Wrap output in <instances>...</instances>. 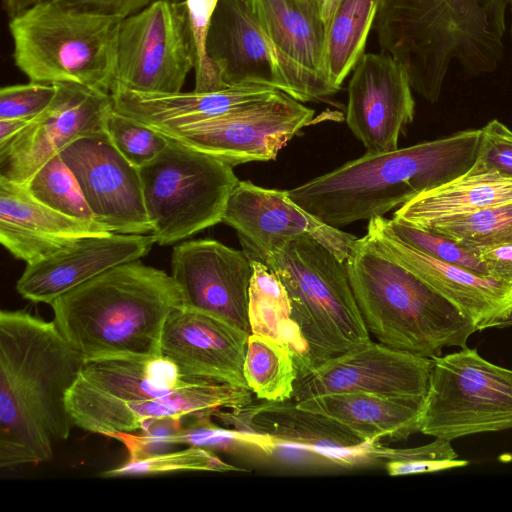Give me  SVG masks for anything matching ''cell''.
I'll return each mask as SVG.
<instances>
[{
    "label": "cell",
    "mask_w": 512,
    "mask_h": 512,
    "mask_svg": "<svg viewBox=\"0 0 512 512\" xmlns=\"http://www.w3.org/2000/svg\"><path fill=\"white\" fill-rule=\"evenodd\" d=\"M194 66L185 1L154 0L121 20L115 86L140 93L181 92Z\"/></svg>",
    "instance_id": "8fae6325"
},
{
    "label": "cell",
    "mask_w": 512,
    "mask_h": 512,
    "mask_svg": "<svg viewBox=\"0 0 512 512\" xmlns=\"http://www.w3.org/2000/svg\"><path fill=\"white\" fill-rule=\"evenodd\" d=\"M339 2H340V0H326L322 15H323V19L325 20L327 26H328L330 19L332 18L333 14H334Z\"/></svg>",
    "instance_id": "7dc6e473"
},
{
    "label": "cell",
    "mask_w": 512,
    "mask_h": 512,
    "mask_svg": "<svg viewBox=\"0 0 512 512\" xmlns=\"http://www.w3.org/2000/svg\"><path fill=\"white\" fill-rule=\"evenodd\" d=\"M387 219L369 220L363 236L378 252L409 270L433 290L450 301L469 318L477 330L512 307V285L473 273L435 259L399 239L388 227Z\"/></svg>",
    "instance_id": "ffe728a7"
},
{
    "label": "cell",
    "mask_w": 512,
    "mask_h": 512,
    "mask_svg": "<svg viewBox=\"0 0 512 512\" xmlns=\"http://www.w3.org/2000/svg\"><path fill=\"white\" fill-rule=\"evenodd\" d=\"M123 18L47 0L10 18L15 66L30 81L78 83L111 94Z\"/></svg>",
    "instance_id": "52a82bcc"
},
{
    "label": "cell",
    "mask_w": 512,
    "mask_h": 512,
    "mask_svg": "<svg viewBox=\"0 0 512 512\" xmlns=\"http://www.w3.org/2000/svg\"><path fill=\"white\" fill-rule=\"evenodd\" d=\"M248 388L185 378L168 358L114 357L85 361L67 396L74 426L112 437L158 421L179 422L252 403Z\"/></svg>",
    "instance_id": "7a4b0ae2"
},
{
    "label": "cell",
    "mask_w": 512,
    "mask_h": 512,
    "mask_svg": "<svg viewBox=\"0 0 512 512\" xmlns=\"http://www.w3.org/2000/svg\"><path fill=\"white\" fill-rule=\"evenodd\" d=\"M386 221L390 230L399 239L421 252L435 259L488 277L486 267L473 247L458 243L429 229L411 226L394 219H387Z\"/></svg>",
    "instance_id": "e575fe53"
},
{
    "label": "cell",
    "mask_w": 512,
    "mask_h": 512,
    "mask_svg": "<svg viewBox=\"0 0 512 512\" xmlns=\"http://www.w3.org/2000/svg\"><path fill=\"white\" fill-rule=\"evenodd\" d=\"M277 89L264 85L229 86L212 92L140 93L116 85L113 109L155 128L201 122L243 104L265 98Z\"/></svg>",
    "instance_id": "484cf974"
},
{
    "label": "cell",
    "mask_w": 512,
    "mask_h": 512,
    "mask_svg": "<svg viewBox=\"0 0 512 512\" xmlns=\"http://www.w3.org/2000/svg\"><path fill=\"white\" fill-rule=\"evenodd\" d=\"M47 0H4L5 9L10 18L15 17L31 6Z\"/></svg>",
    "instance_id": "f6af8a7d"
},
{
    "label": "cell",
    "mask_w": 512,
    "mask_h": 512,
    "mask_svg": "<svg viewBox=\"0 0 512 512\" xmlns=\"http://www.w3.org/2000/svg\"><path fill=\"white\" fill-rule=\"evenodd\" d=\"M218 0H185L188 20L195 51V88L196 92H212L227 86L208 57L207 37L211 19Z\"/></svg>",
    "instance_id": "8d00e7d4"
},
{
    "label": "cell",
    "mask_w": 512,
    "mask_h": 512,
    "mask_svg": "<svg viewBox=\"0 0 512 512\" xmlns=\"http://www.w3.org/2000/svg\"><path fill=\"white\" fill-rule=\"evenodd\" d=\"M58 2L103 15L125 18L150 4L154 0H57Z\"/></svg>",
    "instance_id": "60d3db41"
},
{
    "label": "cell",
    "mask_w": 512,
    "mask_h": 512,
    "mask_svg": "<svg viewBox=\"0 0 512 512\" xmlns=\"http://www.w3.org/2000/svg\"><path fill=\"white\" fill-rule=\"evenodd\" d=\"M473 248L484 263L488 277L512 285V245Z\"/></svg>",
    "instance_id": "b9f144b4"
},
{
    "label": "cell",
    "mask_w": 512,
    "mask_h": 512,
    "mask_svg": "<svg viewBox=\"0 0 512 512\" xmlns=\"http://www.w3.org/2000/svg\"><path fill=\"white\" fill-rule=\"evenodd\" d=\"M248 336L226 320L183 306L165 323L161 354L185 378L248 388L244 377Z\"/></svg>",
    "instance_id": "44dd1931"
},
{
    "label": "cell",
    "mask_w": 512,
    "mask_h": 512,
    "mask_svg": "<svg viewBox=\"0 0 512 512\" xmlns=\"http://www.w3.org/2000/svg\"><path fill=\"white\" fill-rule=\"evenodd\" d=\"M415 102L403 66L387 53L364 54L348 86L346 122L367 153L398 149V139L413 121Z\"/></svg>",
    "instance_id": "d6986e66"
},
{
    "label": "cell",
    "mask_w": 512,
    "mask_h": 512,
    "mask_svg": "<svg viewBox=\"0 0 512 512\" xmlns=\"http://www.w3.org/2000/svg\"><path fill=\"white\" fill-rule=\"evenodd\" d=\"M426 229L470 247L512 245V202L437 222Z\"/></svg>",
    "instance_id": "836d02e7"
},
{
    "label": "cell",
    "mask_w": 512,
    "mask_h": 512,
    "mask_svg": "<svg viewBox=\"0 0 512 512\" xmlns=\"http://www.w3.org/2000/svg\"><path fill=\"white\" fill-rule=\"evenodd\" d=\"M105 130L118 151L137 168L153 160L169 143L154 128L114 109L106 119Z\"/></svg>",
    "instance_id": "d590c367"
},
{
    "label": "cell",
    "mask_w": 512,
    "mask_h": 512,
    "mask_svg": "<svg viewBox=\"0 0 512 512\" xmlns=\"http://www.w3.org/2000/svg\"><path fill=\"white\" fill-rule=\"evenodd\" d=\"M206 48L227 86L264 85L288 94L250 0H218Z\"/></svg>",
    "instance_id": "cb8c5ba5"
},
{
    "label": "cell",
    "mask_w": 512,
    "mask_h": 512,
    "mask_svg": "<svg viewBox=\"0 0 512 512\" xmlns=\"http://www.w3.org/2000/svg\"><path fill=\"white\" fill-rule=\"evenodd\" d=\"M85 363L54 321L0 313V467L40 464L74 423L67 396Z\"/></svg>",
    "instance_id": "6da1fadb"
},
{
    "label": "cell",
    "mask_w": 512,
    "mask_h": 512,
    "mask_svg": "<svg viewBox=\"0 0 512 512\" xmlns=\"http://www.w3.org/2000/svg\"><path fill=\"white\" fill-rule=\"evenodd\" d=\"M222 222L234 228L243 250L263 262L285 240L310 236L345 262L357 237L329 226L293 202L287 190L239 181L231 192Z\"/></svg>",
    "instance_id": "2e32d148"
},
{
    "label": "cell",
    "mask_w": 512,
    "mask_h": 512,
    "mask_svg": "<svg viewBox=\"0 0 512 512\" xmlns=\"http://www.w3.org/2000/svg\"><path fill=\"white\" fill-rule=\"evenodd\" d=\"M512 202V178L492 173L465 174L423 192L393 214L396 221L419 227Z\"/></svg>",
    "instance_id": "83f0119b"
},
{
    "label": "cell",
    "mask_w": 512,
    "mask_h": 512,
    "mask_svg": "<svg viewBox=\"0 0 512 512\" xmlns=\"http://www.w3.org/2000/svg\"><path fill=\"white\" fill-rule=\"evenodd\" d=\"M23 184L42 204L67 216L95 221L75 176L60 154L49 159Z\"/></svg>",
    "instance_id": "d6a6232c"
},
{
    "label": "cell",
    "mask_w": 512,
    "mask_h": 512,
    "mask_svg": "<svg viewBox=\"0 0 512 512\" xmlns=\"http://www.w3.org/2000/svg\"><path fill=\"white\" fill-rule=\"evenodd\" d=\"M419 432L449 441L512 429V370L463 347L435 356Z\"/></svg>",
    "instance_id": "30bf717a"
},
{
    "label": "cell",
    "mask_w": 512,
    "mask_h": 512,
    "mask_svg": "<svg viewBox=\"0 0 512 512\" xmlns=\"http://www.w3.org/2000/svg\"><path fill=\"white\" fill-rule=\"evenodd\" d=\"M424 398L368 393H331L297 402L325 415L364 442L403 441L419 432Z\"/></svg>",
    "instance_id": "4316f807"
},
{
    "label": "cell",
    "mask_w": 512,
    "mask_h": 512,
    "mask_svg": "<svg viewBox=\"0 0 512 512\" xmlns=\"http://www.w3.org/2000/svg\"><path fill=\"white\" fill-rule=\"evenodd\" d=\"M263 263L287 292L307 346L309 372L372 341L345 263L321 242L310 236L289 238Z\"/></svg>",
    "instance_id": "ba28073f"
},
{
    "label": "cell",
    "mask_w": 512,
    "mask_h": 512,
    "mask_svg": "<svg viewBox=\"0 0 512 512\" xmlns=\"http://www.w3.org/2000/svg\"><path fill=\"white\" fill-rule=\"evenodd\" d=\"M509 326H512V307L489 323L487 328H505Z\"/></svg>",
    "instance_id": "bcb514c9"
},
{
    "label": "cell",
    "mask_w": 512,
    "mask_h": 512,
    "mask_svg": "<svg viewBox=\"0 0 512 512\" xmlns=\"http://www.w3.org/2000/svg\"><path fill=\"white\" fill-rule=\"evenodd\" d=\"M59 154L75 176L95 221L111 233L152 232L140 170L118 151L105 129L78 138Z\"/></svg>",
    "instance_id": "5bb4252c"
},
{
    "label": "cell",
    "mask_w": 512,
    "mask_h": 512,
    "mask_svg": "<svg viewBox=\"0 0 512 512\" xmlns=\"http://www.w3.org/2000/svg\"><path fill=\"white\" fill-rule=\"evenodd\" d=\"M214 415L244 432L269 439L274 446H299L340 464L372 459L374 443L362 441L333 419L304 409L293 399L253 401Z\"/></svg>",
    "instance_id": "7402d4cb"
},
{
    "label": "cell",
    "mask_w": 512,
    "mask_h": 512,
    "mask_svg": "<svg viewBox=\"0 0 512 512\" xmlns=\"http://www.w3.org/2000/svg\"><path fill=\"white\" fill-rule=\"evenodd\" d=\"M480 130L477 156L469 171L512 178V130L497 119Z\"/></svg>",
    "instance_id": "74e56055"
},
{
    "label": "cell",
    "mask_w": 512,
    "mask_h": 512,
    "mask_svg": "<svg viewBox=\"0 0 512 512\" xmlns=\"http://www.w3.org/2000/svg\"><path fill=\"white\" fill-rule=\"evenodd\" d=\"M32 119H0V145L5 144L20 131H22Z\"/></svg>",
    "instance_id": "ee69618b"
},
{
    "label": "cell",
    "mask_w": 512,
    "mask_h": 512,
    "mask_svg": "<svg viewBox=\"0 0 512 512\" xmlns=\"http://www.w3.org/2000/svg\"><path fill=\"white\" fill-rule=\"evenodd\" d=\"M315 1H317V2L321 5V7H322V12H323V8H324V5H325L326 0H315ZM322 16H323V15H322Z\"/></svg>",
    "instance_id": "c3c4849f"
},
{
    "label": "cell",
    "mask_w": 512,
    "mask_h": 512,
    "mask_svg": "<svg viewBox=\"0 0 512 512\" xmlns=\"http://www.w3.org/2000/svg\"><path fill=\"white\" fill-rule=\"evenodd\" d=\"M344 263L364 324L379 343L433 358L446 347H465L478 331L450 301L364 237Z\"/></svg>",
    "instance_id": "8992f818"
},
{
    "label": "cell",
    "mask_w": 512,
    "mask_h": 512,
    "mask_svg": "<svg viewBox=\"0 0 512 512\" xmlns=\"http://www.w3.org/2000/svg\"><path fill=\"white\" fill-rule=\"evenodd\" d=\"M173 1H185V0H173Z\"/></svg>",
    "instance_id": "f907efd6"
},
{
    "label": "cell",
    "mask_w": 512,
    "mask_h": 512,
    "mask_svg": "<svg viewBox=\"0 0 512 512\" xmlns=\"http://www.w3.org/2000/svg\"><path fill=\"white\" fill-rule=\"evenodd\" d=\"M313 117L314 110L278 90L201 122L154 129L234 167L276 159L278 152Z\"/></svg>",
    "instance_id": "7c38bea8"
},
{
    "label": "cell",
    "mask_w": 512,
    "mask_h": 512,
    "mask_svg": "<svg viewBox=\"0 0 512 512\" xmlns=\"http://www.w3.org/2000/svg\"><path fill=\"white\" fill-rule=\"evenodd\" d=\"M242 471L221 460L208 449L193 445L189 448L167 452L130 451L129 459L121 466L103 471V478L147 476L173 472H229Z\"/></svg>",
    "instance_id": "1f68e13d"
},
{
    "label": "cell",
    "mask_w": 512,
    "mask_h": 512,
    "mask_svg": "<svg viewBox=\"0 0 512 512\" xmlns=\"http://www.w3.org/2000/svg\"><path fill=\"white\" fill-rule=\"evenodd\" d=\"M152 234L89 236L27 264L16 291L35 303L51 304L69 290L117 265L136 261L151 250Z\"/></svg>",
    "instance_id": "603a6c76"
},
{
    "label": "cell",
    "mask_w": 512,
    "mask_h": 512,
    "mask_svg": "<svg viewBox=\"0 0 512 512\" xmlns=\"http://www.w3.org/2000/svg\"><path fill=\"white\" fill-rule=\"evenodd\" d=\"M288 95L300 102L335 94L326 65L327 24L315 0H250Z\"/></svg>",
    "instance_id": "9a60e30c"
},
{
    "label": "cell",
    "mask_w": 512,
    "mask_h": 512,
    "mask_svg": "<svg viewBox=\"0 0 512 512\" xmlns=\"http://www.w3.org/2000/svg\"><path fill=\"white\" fill-rule=\"evenodd\" d=\"M480 137V129H471L389 152H366L287 190L288 195L335 228L383 217L417 195L468 172L475 162Z\"/></svg>",
    "instance_id": "277c9868"
},
{
    "label": "cell",
    "mask_w": 512,
    "mask_h": 512,
    "mask_svg": "<svg viewBox=\"0 0 512 512\" xmlns=\"http://www.w3.org/2000/svg\"><path fill=\"white\" fill-rule=\"evenodd\" d=\"M468 464V461L460 459L387 461L386 469L389 475L398 476L438 472L452 468L464 467Z\"/></svg>",
    "instance_id": "7bdbcfd3"
},
{
    "label": "cell",
    "mask_w": 512,
    "mask_h": 512,
    "mask_svg": "<svg viewBox=\"0 0 512 512\" xmlns=\"http://www.w3.org/2000/svg\"><path fill=\"white\" fill-rule=\"evenodd\" d=\"M379 3L380 0H340L328 23L326 65L337 89L364 55Z\"/></svg>",
    "instance_id": "f546056e"
},
{
    "label": "cell",
    "mask_w": 512,
    "mask_h": 512,
    "mask_svg": "<svg viewBox=\"0 0 512 512\" xmlns=\"http://www.w3.org/2000/svg\"><path fill=\"white\" fill-rule=\"evenodd\" d=\"M55 85L47 108L0 145L1 178L24 183L69 144L105 129L113 111L111 94L72 82Z\"/></svg>",
    "instance_id": "4fadbf2b"
},
{
    "label": "cell",
    "mask_w": 512,
    "mask_h": 512,
    "mask_svg": "<svg viewBox=\"0 0 512 512\" xmlns=\"http://www.w3.org/2000/svg\"><path fill=\"white\" fill-rule=\"evenodd\" d=\"M139 168L144 203L155 243L166 246L222 222L239 182L229 164L169 139Z\"/></svg>",
    "instance_id": "9c48e42d"
},
{
    "label": "cell",
    "mask_w": 512,
    "mask_h": 512,
    "mask_svg": "<svg viewBox=\"0 0 512 512\" xmlns=\"http://www.w3.org/2000/svg\"><path fill=\"white\" fill-rule=\"evenodd\" d=\"M110 233L97 221L67 216L42 204L23 183L0 177V242L26 264L78 239Z\"/></svg>",
    "instance_id": "d4e9b609"
},
{
    "label": "cell",
    "mask_w": 512,
    "mask_h": 512,
    "mask_svg": "<svg viewBox=\"0 0 512 512\" xmlns=\"http://www.w3.org/2000/svg\"><path fill=\"white\" fill-rule=\"evenodd\" d=\"M510 4H511V13H512V0H510ZM511 37H512V23H511Z\"/></svg>",
    "instance_id": "681fc988"
},
{
    "label": "cell",
    "mask_w": 512,
    "mask_h": 512,
    "mask_svg": "<svg viewBox=\"0 0 512 512\" xmlns=\"http://www.w3.org/2000/svg\"><path fill=\"white\" fill-rule=\"evenodd\" d=\"M248 388L264 401L292 399L299 373L290 347L268 335L248 336L244 361Z\"/></svg>",
    "instance_id": "4dcf8cb0"
},
{
    "label": "cell",
    "mask_w": 512,
    "mask_h": 512,
    "mask_svg": "<svg viewBox=\"0 0 512 512\" xmlns=\"http://www.w3.org/2000/svg\"><path fill=\"white\" fill-rule=\"evenodd\" d=\"M433 359L370 341L314 368L296 381L299 402L331 393L424 398Z\"/></svg>",
    "instance_id": "e0dca14e"
},
{
    "label": "cell",
    "mask_w": 512,
    "mask_h": 512,
    "mask_svg": "<svg viewBox=\"0 0 512 512\" xmlns=\"http://www.w3.org/2000/svg\"><path fill=\"white\" fill-rule=\"evenodd\" d=\"M371 456L373 459L386 461L452 460L458 458L451 441L443 438H435L434 441L428 444L413 448H389L379 442L373 445Z\"/></svg>",
    "instance_id": "ab89813d"
},
{
    "label": "cell",
    "mask_w": 512,
    "mask_h": 512,
    "mask_svg": "<svg viewBox=\"0 0 512 512\" xmlns=\"http://www.w3.org/2000/svg\"><path fill=\"white\" fill-rule=\"evenodd\" d=\"M252 266L248 307L251 333L268 335L286 343L293 353L299 377H302L309 372L308 351L292 318L287 292L263 262L252 260Z\"/></svg>",
    "instance_id": "f1b7e54d"
},
{
    "label": "cell",
    "mask_w": 512,
    "mask_h": 512,
    "mask_svg": "<svg viewBox=\"0 0 512 512\" xmlns=\"http://www.w3.org/2000/svg\"><path fill=\"white\" fill-rule=\"evenodd\" d=\"M510 0H380L375 30L382 52L405 69L411 87L438 101L450 65L470 76L503 59Z\"/></svg>",
    "instance_id": "3957f363"
},
{
    "label": "cell",
    "mask_w": 512,
    "mask_h": 512,
    "mask_svg": "<svg viewBox=\"0 0 512 512\" xmlns=\"http://www.w3.org/2000/svg\"><path fill=\"white\" fill-rule=\"evenodd\" d=\"M50 305L61 334L88 361L161 356L165 323L183 299L171 275L136 260L106 270Z\"/></svg>",
    "instance_id": "5b68a950"
},
{
    "label": "cell",
    "mask_w": 512,
    "mask_h": 512,
    "mask_svg": "<svg viewBox=\"0 0 512 512\" xmlns=\"http://www.w3.org/2000/svg\"><path fill=\"white\" fill-rule=\"evenodd\" d=\"M252 275V260L244 250L216 240L185 241L172 251L171 276L180 289L183 306L219 317L249 334Z\"/></svg>",
    "instance_id": "ac0fdd59"
},
{
    "label": "cell",
    "mask_w": 512,
    "mask_h": 512,
    "mask_svg": "<svg viewBox=\"0 0 512 512\" xmlns=\"http://www.w3.org/2000/svg\"><path fill=\"white\" fill-rule=\"evenodd\" d=\"M56 94V85L30 81L2 87L0 119H33L44 111Z\"/></svg>",
    "instance_id": "f35d334b"
}]
</instances>
